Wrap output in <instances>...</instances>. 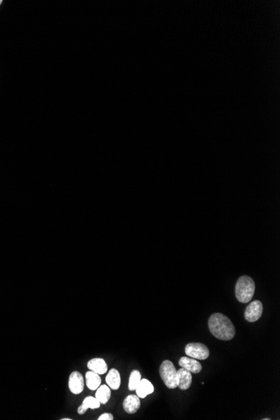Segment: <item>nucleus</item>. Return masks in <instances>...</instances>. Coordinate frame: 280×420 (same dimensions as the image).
<instances>
[{
  "instance_id": "1a4fd4ad",
  "label": "nucleus",
  "mask_w": 280,
  "mask_h": 420,
  "mask_svg": "<svg viewBox=\"0 0 280 420\" xmlns=\"http://www.w3.org/2000/svg\"><path fill=\"white\" fill-rule=\"evenodd\" d=\"M177 376L178 387H180L181 390H187L188 388H190V385L192 383L191 372L181 368L180 370L177 371Z\"/></svg>"
},
{
  "instance_id": "6e6552de",
  "label": "nucleus",
  "mask_w": 280,
  "mask_h": 420,
  "mask_svg": "<svg viewBox=\"0 0 280 420\" xmlns=\"http://www.w3.org/2000/svg\"><path fill=\"white\" fill-rule=\"evenodd\" d=\"M140 398L137 395H128L123 401V409L128 414H135L140 408Z\"/></svg>"
},
{
  "instance_id": "0eeeda50",
  "label": "nucleus",
  "mask_w": 280,
  "mask_h": 420,
  "mask_svg": "<svg viewBox=\"0 0 280 420\" xmlns=\"http://www.w3.org/2000/svg\"><path fill=\"white\" fill-rule=\"evenodd\" d=\"M179 365L191 373H199L202 370V366L198 361L189 357H183L179 361Z\"/></svg>"
},
{
  "instance_id": "2eb2a0df",
  "label": "nucleus",
  "mask_w": 280,
  "mask_h": 420,
  "mask_svg": "<svg viewBox=\"0 0 280 420\" xmlns=\"http://www.w3.org/2000/svg\"><path fill=\"white\" fill-rule=\"evenodd\" d=\"M95 398L100 402L101 404H106L111 398V389L108 385H100L97 392Z\"/></svg>"
},
{
  "instance_id": "f8f14e48",
  "label": "nucleus",
  "mask_w": 280,
  "mask_h": 420,
  "mask_svg": "<svg viewBox=\"0 0 280 420\" xmlns=\"http://www.w3.org/2000/svg\"><path fill=\"white\" fill-rule=\"evenodd\" d=\"M101 406L100 402L98 401L97 398L92 396L87 397L82 402V405L77 409L78 415H84L85 413L87 412V409H98Z\"/></svg>"
},
{
  "instance_id": "7ed1b4c3",
  "label": "nucleus",
  "mask_w": 280,
  "mask_h": 420,
  "mask_svg": "<svg viewBox=\"0 0 280 420\" xmlns=\"http://www.w3.org/2000/svg\"><path fill=\"white\" fill-rule=\"evenodd\" d=\"M160 375L166 387L169 389H174L178 387L177 370L170 361H164L163 363H161L160 367Z\"/></svg>"
},
{
  "instance_id": "dca6fc26",
  "label": "nucleus",
  "mask_w": 280,
  "mask_h": 420,
  "mask_svg": "<svg viewBox=\"0 0 280 420\" xmlns=\"http://www.w3.org/2000/svg\"><path fill=\"white\" fill-rule=\"evenodd\" d=\"M141 374L138 370H133L131 372L129 376V382H128V389L130 391H134L137 387L139 386L141 382Z\"/></svg>"
},
{
  "instance_id": "f3484780",
  "label": "nucleus",
  "mask_w": 280,
  "mask_h": 420,
  "mask_svg": "<svg viewBox=\"0 0 280 420\" xmlns=\"http://www.w3.org/2000/svg\"><path fill=\"white\" fill-rule=\"evenodd\" d=\"M98 420H114V418L112 416V415L111 414H104V415H101L99 416V418L98 419Z\"/></svg>"
},
{
  "instance_id": "4468645a",
  "label": "nucleus",
  "mask_w": 280,
  "mask_h": 420,
  "mask_svg": "<svg viewBox=\"0 0 280 420\" xmlns=\"http://www.w3.org/2000/svg\"><path fill=\"white\" fill-rule=\"evenodd\" d=\"M85 378H86V383H87V387L90 390H97L98 387H99V386H100L101 382H102L100 375L96 373V372L93 371H87V373H86Z\"/></svg>"
},
{
  "instance_id": "39448f33",
  "label": "nucleus",
  "mask_w": 280,
  "mask_h": 420,
  "mask_svg": "<svg viewBox=\"0 0 280 420\" xmlns=\"http://www.w3.org/2000/svg\"><path fill=\"white\" fill-rule=\"evenodd\" d=\"M264 306L261 301L254 300L251 302L245 310V319L248 322L258 321L263 315Z\"/></svg>"
},
{
  "instance_id": "6ab92c4d",
  "label": "nucleus",
  "mask_w": 280,
  "mask_h": 420,
  "mask_svg": "<svg viewBox=\"0 0 280 420\" xmlns=\"http://www.w3.org/2000/svg\"><path fill=\"white\" fill-rule=\"evenodd\" d=\"M263 420H270V419H263Z\"/></svg>"
},
{
  "instance_id": "423d86ee",
  "label": "nucleus",
  "mask_w": 280,
  "mask_h": 420,
  "mask_svg": "<svg viewBox=\"0 0 280 420\" xmlns=\"http://www.w3.org/2000/svg\"><path fill=\"white\" fill-rule=\"evenodd\" d=\"M69 389L73 394H80L84 389V378L79 371H73L69 377Z\"/></svg>"
},
{
  "instance_id": "aec40b11",
  "label": "nucleus",
  "mask_w": 280,
  "mask_h": 420,
  "mask_svg": "<svg viewBox=\"0 0 280 420\" xmlns=\"http://www.w3.org/2000/svg\"><path fill=\"white\" fill-rule=\"evenodd\" d=\"M1 3H2V0H0V4H1Z\"/></svg>"
},
{
  "instance_id": "f03ea898",
  "label": "nucleus",
  "mask_w": 280,
  "mask_h": 420,
  "mask_svg": "<svg viewBox=\"0 0 280 420\" xmlns=\"http://www.w3.org/2000/svg\"><path fill=\"white\" fill-rule=\"evenodd\" d=\"M254 292L255 284L249 276H242L238 278L235 288V294L239 302L243 304L250 302Z\"/></svg>"
},
{
  "instance_id": "9d476101",
  "label": "nucleus",
  "mask_w": 280,
  "mask_h": 420,
  "mask_svg": "<svg viewBox=\"0 0 280 420\" xmlns=\"http://www.w3.org/2000/svg\"><path fill=\"white\" fill-rule=\"evenodd\" d=\"M87 368L90 371L99 375L105 374L108 371V364L103 358H93L87 363Z\"/></svg>"
},
{
  "instance_id": "20e7f679",
  "label": "nucleus",
  "mask_w": 280,
  "mask_h": 420,
  "mask_svg": "<svg viewBox=\"0 0 280 420\" xmlns=\"http://www.w3.org/2000/svg\"><path fill=\"white\" fill-rule=\"evenodd\" d=\"M185 354L189 358L198 359V360H206L209 358L210 352L208 347L202 343L192 342L186 345L185 347Z\"/></svg>"
},
{
  "instance_id": "ddd939ff",
  "label": "nucleus",
  "mask_w": 280,
  "mask_h": 420,
  "mask_svg": "<svg viewBox=\"0 0 280 420\" xmlns=\"http://www.w3.org/2000/svg\"><path fill=\"white\" fill-rule=\"evenodd\" d=\"M135 391H136L137 396L139 398H144L148 395L154 393L155 388H154V386L150 381L148 379H141V382L137 387Z\"/></svg>"
},
{
  "instance_id": "9b49d317",
  "label": "nucleus",
  "mask_w": 280,
  "mask_h": 420,
  "mask_svg": "<svg viewBox=\"0 0 280 420\" xmlns=\"http://www.w3.org/2000/svg\"><path fill=\"white\" fill-rule=\"evenodd\" d=\"M106 382L110 388L117 390L121 385V376L117 369L112 368L109 371L106 376Z\"/></svg>"
},
{
  "instance_id": "f257e3e1",
  "label": "nucleus",
  "mask_w": 280,
  "mask_h": 420,
  "mask_svg": "<svg viewBox=\"0 0 280 420\" xmlns=\"http://www.w3.org/2000/svg\"><path fill=\"white\" fill-rule=\"evenodd\" d=\"M208 326L212 335L222 341H230L236 334L231 319L221 313H215L211 315L208 320Z\"/></svg>"
},
{
  "instance_id": "a211bd4d",
  "label": "nucleus",
  "mask_w": 280,
  "mask_h": 420,
  "mask_svg": "<svg viewBox=\"0 0 280 420\" xmlns=\"http://www.w3.org/2000/svg\"><path fill=\"white\" fill-rule=\"evenodd\" d=\"M61 420H71V419H68V418H64V419H61Z\"/></svg>"
}]
</instances>
